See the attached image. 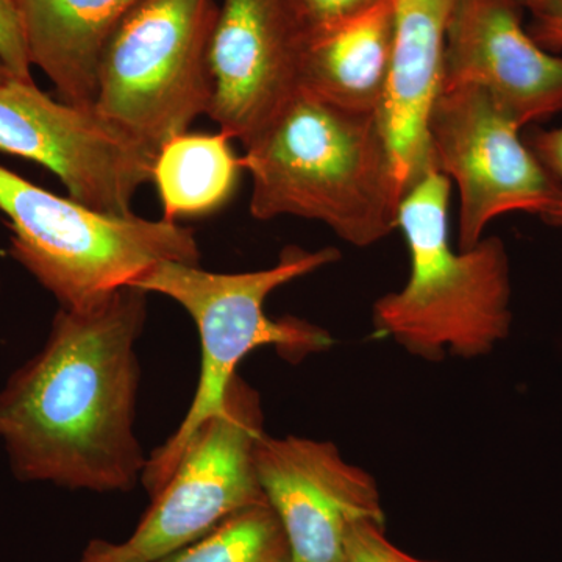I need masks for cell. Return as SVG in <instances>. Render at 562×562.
I'll return each instance as SVG.
<instances>
[{
	"instance_id": "cell-21",
	"label": "cell",
	"mask_w": 562,
	"mask_h": 562,
	"mask_svg": "<svg viewBox=\"0 0 562 562\" xmlns=\"http://www.w3.org/2000/svg\"><path fill=\"white\" fill-rule=\"evenodd\" d=\"M530 149L554 179L562 184V127L552 131H536L530 138ZM543 220L562 231V198Z\"/></svg>"
},
{
	"instance_id": "cell-22",
	"label": "cell",
	"mask_w": 562,
	"mask_h": 562,
	"mask_svg": "<svg viewBox=\"0 0 562 562\" xmlns=\"http://www.w3.org/2000/svg\"><path fill=\"white\" fill-rule=\"evenodd\" d=\"M532 21L528 33L549 52L562 49V0H542L531 11Z\"/></svg>"
},
{
	"instance_id": "cell-5",
	"label": "cell",
	"mask_w": 562,
	"mask_h": 562,
	"mask_svg": "<svg viewBox=\"0 0 562 562\" xmlns=\"http://www.w3.org/2000/svg\"><path fill=\"white\" fill-rule=\"evenodd\" d=\"M0 213L10 257L63 310L90 308L161 261L201 265L194 231L179 222L101 213L0 166Z\"/></svg>"
},
{
	"instance_id": "cell-3",
	"label": "cell",
	"mask_w": 562,
	"mask_h": 562,
	"mask_svg": "<svg viewBox=\"0 0 562 562\" xmlns=\"http://www.w3.org/2000/svg\"><path fill=\"white\" fill-rule=\"evenodd\" d=\"M452 183L431 169L403 195L398 224L412 271L403 290L373 305V325L428 361L446 353H490L512 330V272L505 244L483 238L454 250L449 235Z\"/></svg>"
},
{
	"instance_id": "cell-8",
	"label": "cell",
	"mask_w": 562,
	"mask_h": 562,
	"mask_svg": "<svg viewBox=\"0 0 562 562\" xmlns=\"http://www.w3.org/2000/svg\"><path fill=\"white\" fill-rule=\"evenodd\" d=\"M519 132L479 88L441 90L432 103L428 146L432 168L460 195L458 249L469 250L482 241L495 217L508 213L543 217L562 198V184Z\"/></svg>"
},
{
	"instance_id": "cell-15",
	"label": "cell",
	"mask_w": 562,
	"mask_h": 562,
	"mask_svg": "<svg viewBox=\"0 0 562 562\" xmlns=\"http://www.w3.org/2000/svg\"><path fill=\"white\" fill-rule=\"evenodd\" d=\"M395 0L310 35L301 90L360 113L382 111L394 49Z\"/></svg>"
},
{
	"instance_id": "cell-1",
	"label": "cell",
	"mask_w": 562,
	"mask_h": 562,
	"mask_svg": "<svg viewBox=\"0 0 562 562\" xmlns=\"http://www.w3.org/2000/svg\"><path fill=\"white\" fill-rule=\"evenodd\" d=\"M146 319L147 292L135 286L58 310L44 346L0 390V443L20 482L125 492L143 479L136 342Z\"/></svg>"
},
{
	"instance_id": "cell-14",
	"label": "cell",
	"mask_w": 562,
	"mask_h": 562,
	"mask_svg": "<svg viewBox=\"0 0 562 562\" xmlns=\"http://www.w3.org/2000/svg\"><path fill=\"white\" fill-rule=\"evenodd\" d=\"M140 0H16L32 68L60 101L92 109L103 47Z\"/></svg>"
},
{
	"instance_id": "cell-16",
	"label": "cell",
	"mask_w": 562,
	"mask_h": 562,
	"mask_svg": "<svg viewBox=\"0 0 562 562\" xmlns=\"http://www.w3.org/2000/svg\"><path fill=\"white\" fill-rule=\"evenodd\" d=\"M232 140L222 132H184L162 143L151 169L161 220L203 216L231 201L244 171Z\"/></svg>"
},
{
	"instance_id": "cell-13",
	"label": "cell",
	"mask_w": 562,
	"mask_h": 562,
	"mask_svg": "<svg viewBox=\"0 0 562 562\" xmlns=\"http://www.w3.org/2000/svg\"><path fill=\"white\" fill-rule=\"evenodd\" d=\"M458 0H395L394 49L380 122L403 190L432 168L428 114L441 92L447 32Z\"/></svg>"
},
{
	"instance_id": "cell-23",
	"label": "cell",
	"mask_w": 562,
	"mask_h": 562,
	"mask_svg": "<svg viewBox=\"0 0 562 562\" xmlns=\"http://www.w3.org/2000/svg\"><path fill=\"white\" fill-rule=\"evenodd\" d=\"M13 74L10 72L9 68H7L5 65H3L2 61H0V83H3V81L13 79Z\"/></svg>"
},
{
	"instance_id": "cell-4",
	"label": "cell",
	"mask_w": 562,
	"mask_h": 562,
	"mask_svg": "<svg viewBox=\"0 0 562 562\" xmlns=\"http://www.w3.org/2000/svg\"><path fill=\"white\" fill-rule=\"evenodd\" d=\"M341 258L335 247L308 251L286 247L276 266L260 271L217 273L201 265L161 261L131 286L179 303L201 336L202 364L198 390L187 416L171 438L147 458L140 483L154 498L171 479L192 432L220 413L239 362L261 347L272 346L291 362L327 350L333 339L324 328L299 317L272 319L265 303L283 284L319 271Z\"/></svg>"
},
{
	"instance_id": "cell-18",
	"label": "cell",
	"mask_w": 562,
	"mask_h": 562,
	"mask_svg": "<svg viewBox=\"0 0 562 562\" xmlns=\"http://www.w3.org/2000/svg\"><path fill=\"white\" fill-rule=\"evenodd\" d=\"M344 562H431L403 552L386 538V524L361 520L350 528Z\"/></svg>"
},
{
	"instance_id": "cell-20",
	"label": "cell",
	"mask_w": 562,
	"mask_h": 562,
	"mask_svg": "<svg viewBox=\"0 0 562 562\" xmlns=\"http://www.w3.org/2000/svg\"><path fill=\"white\" fill-rule=\"evenodd\" d=\"M308 25L310 32L330 27L362 11L379 5L383 0H292Z\"/></svg>"
},
{
	"instance_id": "cell-11",
	"label": "cell",
	"mask_w": 562,
	"mask_h": 562,
	"mask_svg": "<svg viewBox=\"0 0 562 562\" xmlns=\"http://www.w3.org/2000/svg\"><path fill=\"white\" fill-rule=\"evenodd\" d=\"M257 465L266 501L286 536L291 562H344L355 524H386L375 479L344 460L333 442L265 432Z\"/></svg>"
},
{
	"instance_id": "cell-25",
	"label": "cell",
	"mask_w": 562,
	"mask_h": 562,
	"mask_svg": "<svg viewBox=\"0 0 562 562\" xmlns=\"http://www.w3.org/2000/svg\"><path fill=\"white\" fill-rule=\"evenodd\" d=\"M80 562H101L95 560L94 557H92L91 553H88L87 550H85L83 558H81Z\"/></svg>"
},
{
	"instance_id": "cell-9",
	"label": "cell",
	"mask_w": 562,
	"mask_h": 562,
	"mask_svg": "<svg viewBox=\"0 0 562 562\" xmlns=\"http://www.w3.org/2000/svg\"><path fill=\"white\" fill-rule=\"evenodd\" d=\"M0 151L38 162L69 198L116 216L135 214L133 199L157 157L94 106L55 101L16 77L0 83Z\"/></svg>"
},
{
	"instance_id": "cell-7",
	"label": "cell",
	"mask_w": 562,
	"mask_h": 562,
	"mask_svg": "<svg viewBox=\"0 0 562 562\" xmlns=\"http://www.w3.org/2000/svg\"><path fill=\"white\" fill-rule=\"evenodd\" d=\"M262 424L260 394L236 375L220 413L192 432L171 479L151 498L131 538L92 541L87 549L101 562H154L198 541L233 514L268 502L257 465Z\"/></svg>"
},
{
	"instance_id": "cell-19",
	"label": "cell",
	"mask_w": 562,
	"mask_h": 562,
	"mask_svg": "<svg viewBox=\"0 0 562 562\" xmlns=\"http://www.w3.org/2000/svg\"><path fill=\"white\" fill-rule=\"evenodd\" d=\"M0 61L16 79L33 80L16 0H0Z\"/></svg>"
},
{
	"instance_id": "cell-24",
	"label": "cell",
	"mask_w": 562,
	"mask_h": 562,
	"mask_svg": "<svg viewBox=\"0 0 562 562\" xmlns=\"http://www.w3.org/2000/svg\"><path fill=\"white\" fill-rule=\"evenodd\" d=\"M541 2H542V0H522L525 9H527L528 11L535 10L536 7H538L539 3H541Z\"/></svg>"
},
{
	"instance_id": "cell-17",
	"label": "cell",
	"mask_w": 562,
	"mask_h": 562,
	"mask_svg": "<svg viewBox=\"0 0 562 562\" xmlns=\"http://www.w3.org/2000/svg\"><path fill=\"white\" fill-rule=\"evenodd\" d=\"M154 562H291L279 517L269 503L235 513L201 539Z\"/></svg>"
},
{
	"instance_id": "cell-2",
	"label": "cell",
	"mask_w": 562,
	"mask_h": 562,
	"mask_svg": "<svg viewBox=\"0 0 562 562\" xmlns=\"http://www.w3.org/2000/svg\"><path fill=\"white\" fill-rule=\"evenodd\" d=\"M243 147L255 220L322 222L361 249L397 228L405 190L379 114L301 90Z\"/></svg>"
},
{
	"instance_id": "cell-12",
	"label": "cell",
	"mask_w": 562,
	"mask_h": 562,
	"mask_svg": "<svg viewBox=\"0 0 562 562\" xmlns=\"http://www.w3.org/2000/svg\"><path fill=\"white\" fill-rule=\"evenodd\" d=\"M522 0H458L441 90L479 88L517 127L562 111V57L524 27Z\"/></svg>"
},
{
	"instance_id": "cell-10",
	"label": "cell",
	"mask_w": 562,
	"mask_h": 562,
	"mask_svg": "<svg viewBox=\"0 0 562 562\" xmlns=\"http://www.w3.org/2000/svg\"><path fill=\"white\" fill-rule=\"evenodd\" d=\"M308 25L292 0H224L210 44L220 132L249 143L299 94Z\"/></svg>"
},
{
	"instance_id": "cell-6",
	"label": "cell",
	"mask_w": 562,
	"mask_h": 562,
	"mask_svg": "<svg viewBox=\"0 0 562 562\" xmlns=\"http://www.w3.org/2000/svg\"><path fill=\"white\" fill-rule=\"evenodd\" d=\"M214 0H140L103 47L94 109L158 154L209 116Z\"/></svg>"
}]
</instances>
